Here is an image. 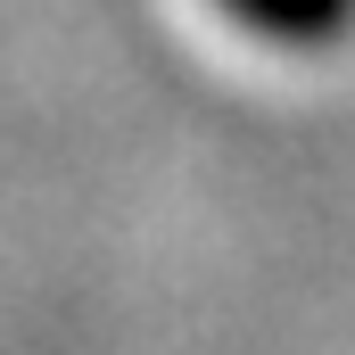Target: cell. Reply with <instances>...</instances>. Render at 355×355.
<instances>
[{
	"mask_svg": "<svg viewBox=\"0 0 355 355\" xmlns=\"http://www.w3.org/2000/svg\"><path fill=\"white\" fill-rule=\"evenodd\" d=\"M265 50H339L355 33V0H215Z\"/></svg>",
	"mask_w": 355,
	"mask_h": 355,
	"instance_id": "obj_1",
	"label": "cell"
}]
</instances>
